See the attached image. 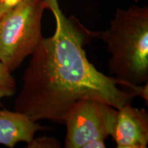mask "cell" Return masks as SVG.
Listing matches in <instances>:
<instances>
[{
  "instance_id": "1",
  "label": "cell",
  "mask_w": 148,
  "mask_h": 148,
  "mask_svg": "<svg viewBox=\"0 0 148 148\" xmlns=\"http://www.w3.org/2000/svg\"><path fill=\"white\" fill-rule=\"evenodd\" d=\"M47 1L55 17V32L42 38L31 55L14 110L34 121L62 123L68 109L80 99H95L116 109L132 103L140 85L97 70L83 49L88 31L75 18L65 16L57 0Z\"/></svg>"
},
{
  "instance_id": "2",
  "label": "cell",
  "mask_w": 148,
  "mask_h": 148,
  "mask_svg": "<svg viewBox=\"0 0 148 148\" xmlns=\"http://www.w3.org/2000/svg\"><path fill=\"white\" fill-rule=\"evenodd\" d=\"M110 54L114 77L139 85L148 81V8L132 5L118 9L108 29L99 33Z\"/></svg>"
},
{
  "instance_id": "3",
  "label": "cell",
  "mask_w": 148,
  "mask_h": 148,
  "mask_svg": "<svg viewBox=\"0 0 148 148\" xmlns=\"http://www.w3.org/2000/svg\"><path fill=\"white\" fill-rule=\"evenodd\" d=\"M45 9L47 0H25L0 17V60L10 71L19 67L43 38Z\"/></svg>"
},
{
  "instance_id": "4",
  "label": "cell",
  "mask_w": 148,
  "mask_h": 148,
  "mask_svg": "<svg viewBox=\"0 0 148 148\" xmlns=\"http://www.w3.org/2000/svg\"><path fill=\"white\" fill-rule=\"evenodd\" d=\"M117 112L116 108L95 99L77 101L63 118L66 127L64 147L84 148L91 140L112 136Z\"/></svg>"
},
{
  "instance_id": "5",
  "label": "cell",
  "mask_w": 148,
  "mask_h": 148,
  "mask_svg": "<svg viewBox=\"0 0 148 148\" xmlns=\"http://www.w3.org/2000/svg\"><path fill=\"white\" fill-rule=\"evenodd\" d=\"M118 110L112 137L117 148H145L148 143V114L127 103Z\"/></svg>"
},
{
  "instance_id": "6",
  "label": "cell",
  "mask_w": 148,
  "mask_h": 148,
  "mask_svg": "<svg viewBox=\"0 0 148 148\" xmlns=\"http://www.w3.org/2000/svg\"><path fill=\"white\" fill-rule=\"evenodd\" d=\"M45 129L21 112L0 110V145L9 148L14 147L21 142L27 145L37 132Z\"/></svg>"
},
{
  "instance_id": "7",
  "label": "cell",
  "mask_w": 148,
  "mask_h": 148,
  "mask_svg": "<svg viewBox=\"0 0 148 148\" xmlns=\"http://www.w3.org/2000/svg\"><path fill=\"white\" fill-rule=\"evenodd\" d=\"M11 73L0 60V106L3 99L11 97L16 91L15 79Z\"/></svg>"
},
{
  "instance_id": "8",
  "label": "cell",
  "mask_w": 148,
  "mask_h": 148,
  "mask_svg": "<svg viewBox=\"0 0 148 148\" xmlns=\"http://www.w3.org/2000/svg\"><path fill=\"white\" fill-rule=\"evenodd\" d=\"M29 148H56L60 147V144L56 139L49 137L34 138L32 141L27 145Z\"/></svg>"
},
{
  "instance_id": "9",
  "label": "cell",
  "mask_w": 148,
  "mask_h": 148,
  "mask_svg": "<svg viewBox=\"0 0 148 148\" xmlns=\"http://www.w3.org/2000/svg\"><path fill=\"white\" fill-rule=\"evenodd\" d=\"M25 0H0V17L7 11Z\"/></svg>"
},
{
  "instance_id": "10",
  "label": "cell",
  "mask_w": 148,
  "mask_h": 148,
  "mask_svg": "<svg viewBox=\"0 0 148 148\" xmlns=\"http://www.w3.org/2000/svg\"><path fill=\"white\" fill-rule=\"evenodd\" d=\"M104 140L105 139L103 138H97L86 143L84 148H104L106 147Z\"/></svg>"
}]
</instances>
